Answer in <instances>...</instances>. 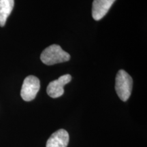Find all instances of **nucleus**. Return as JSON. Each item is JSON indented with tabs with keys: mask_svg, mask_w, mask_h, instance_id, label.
Listing matches in <instances>:
<instances>
[{
	"mask_svg": "<svg viewBox=\"0 0 147 147\" xmlns=\"http://www.w3.org/2000/svg\"><path fill=\"white\" fill-rule=\"evenodd\" d=\"M71 80V76L69 74H65L60 76L57 80L51 82L48 85L47 92L48 95L52 98H57L63 95L64 86L69 83Z\"/></svg>",
	"mask_w": 147,
	"mask_h": 147,
	"instance_id": "4",
	"label": "nucleus"
},
{
	"mask_svg": "<svg viewBox=\"0 0 147 147\" xmlns=\"http://www.w3.org/2000/svg\"><path fill=\"white\" fill-rule=\"evenodd\" d=\"M40 59L46 65H51L67 61L70 59V55L64 51L60 46L53 45L42 51Z\"/></svg>",
	"mask_w": 147,
	"mask_h": 147,
	"instance_id": "1",
	"label": "nucleus"
},
{
	"mask_svg": "<svg viewBox=\"0 0 147 147\" xmlns=\"http://www.w3.org/2000/svg\"><path fill=\"white\" fill-rule=\"evenodd\" d=\"M69 134L63 129L53 133L48 140L46 147H67L69 143Z\"/></svg>",
	"mask_w": 147,
	"mask_h": 147,
	"instance_id": "6",
	"label": "nucleus"
},
{
	"mask_svg": "<svg viewBox=\"0 0 147 147\" xmlns=\"http://www.w3.org/2000/svg\"><path fill=\"white\" fill-rule=\"evenodd\" d=\"M116 0H94L92 5V16L99 21L108 13Z\"/></svg>",
	"mask_w": 147,
	"mask_h": 147,
	"instance_id": "5",
	"label": "nucleus"
},
{
	"mask_svg": "<svg viewBox=\"0 0 147 147\" xmlns=\"http://www.w3.org/2000/svg\"><path fill=\"white\" fill-rule=\"evenodd\" d=\"M40 88V82L38 78L32 75L26 77L23 81L21 91L22 99L26 102L34 100Z\"/></svg>",
	"mask_w": 147,
	"mask_h": 147,
	"instance_id": "3",
	"label": "nucleus"
},
{
	"mask_svg": "<svg viewBox=\"0 0 147 147\" xmlns=\"http://www.w3.org/2000/svg\"><path fill=\"white\" fill-rule=\"evenodd\" d=\"M133 80L123 69H120L116 76L115 90L119 98L126 102L131 95Z\"/></svg>",
	"mask_w": 147,
	"mask_h": 147,
	"instance_id": "2",
	"label": "nucleus"
},
{
	"mask_svg": "<svg viewBox=\"0 0 147 147\" xmlns=\"http://www.w3.org/2000/svg\"><path fill=\"white\" fill-rule=\"evenodd\" d=\"M14 0H0V27H3L13 10Z\"/></svg>",
	"mask_w": 147,
	"mask_h": 147,
	"instance_id": "7",
	"label": "nucleus"
}]
</instances>
